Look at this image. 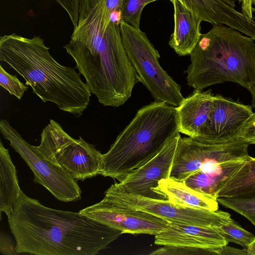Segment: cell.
Here are the masks:
<instances>
[{
  "label": "cell",
  "mask_w": 255,
  "mask_h": 255,
  "mask_svg": "<svg viewBox=\"0 0 255 255\" xmlns=\"http://www.w3.org/2000/svg\"><path fill=\"white\" fill-rule=\"evenodd\" d=\"M220 255H248V252L245 248L240 250L228 247L226 245L222 247Z\"/></svg>",
  "instance_id": "31"
},
{
  "label": "cell",
  "mask_w": 255,
  "mask_h": 255,
  "mask_svg": "<svg viewBox=\"0 0 255 255\" xmlns=\"http://www.w3.org/2000/svg\"><path fill=\"white\" fill-rule=\"evenodd\" d=\"M255 41L225 25H216L202 34L190 54L185 71L194 90L226 82L249 91L255 84Z\"/></svg>",
  "instance_id": "4"
},
{
  "label": "cell",
  "mask_w": 255,
  "mask_h": 255,
  "mask_svg": "<svg viewBox=\"0 0 255 255\" xmlns=\"http://www.w3.org/2000/svg\"><path fill=\"white\" fill-rule=\"evenodd\" d=\"M226 3L227 4L235 7H236V2L238 1V0H221Z\"/></svg>",
  "instance_id": "34"
},
{
  "label": "cell",
  "mask_w": 255,
  "mask_h": 255,
  "mask_svg": "<svg viewBox=\"0 0 255 255\" xmlns=\"http://www.w3.org/2000/svg\"><path fill=\"white\" fill-rule=\"evenodd\" d=\"M120 33L123 45L137 75L155 100L179 107L184 98L181 87L162 68L158 51L146 34L121 21Z\"/></svg>",
  "instance_id": "6"
},
{
  "label": "cell",
  "mask_w": 255,
  "mask_h": 255,
  "mask_svg": "<svg viewBox=\"0 0 255 255\" xmlns=\"http://www.w3.org/2000/svg\"><path fill=\"white\" fill-rule=\"evenodd\" d=\"M103 12L99 3H82L77 24L64 48L98 102L118 107L131 97L137 75L123 45L120 23L111 21L106 30Z\"/></svg>",
  "instance_id": "1"
},
{
  "label": "cell",
  "mask_w": 255,
  "mask_h": 255,
  "mask_svg": "<svg viewBox=\"0 0 255 255\" xmlns=\"http://www.w3.org/2000/svg\"><path fill=\"white\" fill-rule=\"evenodd\" d=\"M0 252L4 255L19 254L16 250V246H14L8 235L2 231L0 233Z\"/></svg>",
  "instance_id": "29"
},
{
  "label": "cell",
  "mask_w": 255,
  "mask_h": 255,
  "mask_svg": "<svg viewBox=\"0 0 255 255\" xmlns=\"http://www.w3.org/2000/svg\"><path fill=\"white\" fill-rule=\"evenodd\" d=\"M219 203L240 214L255 226V197L217 198Z\"/></svg>",
  "instance_id": "23"
},
{
  "label": "cell",
  "mask_w": 255,
  "mask_h": 255,
  "mask_svg": "<svg viewBox=\"0 0 255 255\" xmlns=\"http://www.w3.org/2000/svg\"><path fill=\"white\" fill-rule=\"evenodd\" d=\"M44 40L12 33L0 36V61L21 75L44 103L50 102L75 117L88 107L92 93L74 68L60 64Z\"/></svg>",
  "instance_id": "3"
},
{
  "label": "cell",
  "mask_w": 255,
  "mask_h": 255,
  "mask_svg": "<svg viewBox=\"0 0 255 255\" xmlns=\"http://www.w3.org/2000/svg\"><path fill=\"white\" fill-rule=\"evenodd\" d=\"M0 85L6 90L10 95L21 100L28 87L25 85L17 78L7 73L0 65Z\"/></svg>",
  "instance_id": "25"
},
{
  "label": "cell",
  "mask_w": 255,
  "mask_h": 255,
  "mask_svg": "<svg viewBox=\"0 0 255 255\" xmlns=\"http://www.w3.org/2000/svg\"><path fill=\"white\" fill-rule=\"evenodd\" d=\"M0 131L30 167L35 183L45 187L60 201L75 202L81 199V190L77 181L62 167L46 159L21 137L8 121H0Z\"/></svg>",
  "instance_id": "8"
},
{
  "label": "cell",
  "mask_w": 255,
  "mask_h": 255,
  "mask_svg": "<svg viewBox=\"0 0 255 255\" xmlns=\"http://www.w3.org/2000/svg\"><path fill=\"white\" fill-rule=\"evenodd\" d=\"M75 139L53 120L43 129L35 149L51 162L62 167L76 181L100 174L102 154L80 136Z\"/></svg>",
  "instance_id": "7"
},
{
  "label": "cell",
  "mask_w": 255,
  "mask_h": 255,
  "mask_svg": "<svg viewBox=\"0 0 255 255\" xmlns=\"http://www.w3.org/2000/svg\"><path fill=\"white\" fill-rule=\"evenodd\" d=\"M254 5H255V0H254Z\"/></svg>",
  "instance_id": "35"
},
{
  "label": "cell",
  "mask_w": 255,
  "mask_h": 255,
  "mask_svg": "<svg viewBox=\"0 0 255 255\" xmlns=\"http://www.w3.org/2000/svg\"><path fill=\"white\" fill-rule=\"evenodd\" d=\"M253 114L250 106L220 95H214L209 117L196 139L209 144H221L233 140L239 137Z\"/></svg>",
  "instance_id": "11"
},
{
  "label": "cell",
  "mask_w": 255,
  "mask_h": 255,
  "mask_svg": "<svg viewBox=\"0 0 255 255\" xmlns=\"http://www.w3.org/2000/svg\"><path fill=\"white\" fill-rule=\"evenodd\" d=\"M214 94L211 90H194L176 108L179 132L197 138L205 124L213 107Z\"/></svg>",
  "instance_id": "16"
},
{
  "label": "cell",
  "mask_w": 255,
  "mask_h": 255,
  "mask_svg": "<svg viewBox=\"0 0 255 255\" xmlns=\"http://www.w3.org/2000/svg\"><path fill=\"white\" fill-rule=\"evenodd\" d=\"M248 255H255V239L253 243L247 249Z\"/></svg>",
  "instance_id": "32"
},
{
  "label": "cell",
  "mask_w": 255,
  "mask_h": 255,
  "mask_svg": "<svg viewBox=\"0 0 255 255\" xmlns=\"http://www.w3.org/2000/svg\"><path fill=\"white\" fill-rule=\"evenodd\" d=\"M252 97V105L255 107V84L249 90Z\"/></svg>",
  "instance_id": "33"
},
{
  "label": "cell",
  "mask_w": 255,
  "mask_h": 255,
  "mask_svg": "<svg viewBox=\"0 0 255 255\" xmlns=\"http://www.w3.org/2000/svg\"><path fill=\"white\" fill-rule=\"evenodd\" d=\"M0 213L10 217L21 191L9 150L0 140Z\"/></svg>",
  "instance_id": "20"
},
{
  "label": "cell",
  "mask_w": 255,
  "mask_h": 255,
  "mask_svg": "<svg viewBox=\"0 0 255 255\" xmlns=\"http://www.w3.org/2000/svg\"><path fill=\"white\" fill-rule=\"evenodd\" d=\"M123 0H104L103 18L105 29L111 22V14L114 11L120 10Z\"/></svg>",
  "instance_id": "27"
},
{
  "label": "cell",
  "mask_w": 255,
  "mask_h": 255,
  "mask_svg": "<svg viewBox=\"0 0 255 255\" xmlns=\"http://www.w3.org/2000/svg\"><path fill=\"white\" fill-rule=\"evenodd\" d=\"M159 0H123L120 8L121 20L139 28L142 10L147 4ZM172 2V0H169Z\"/></svg>",
  "instance_id": "24"
},
{
  "label": "cell",
  "mask_w": 255,
  "mask_h": 255,
  "mask_svg": "<svg viewBox=\"0 0 255 255\" xmlns=\"http://www.w3.org/2000/svg\"><path fill=\"white\" fill-rule=\"evenodd\" d=\"M201 22L225 25L245 35L255 37V21L221 0H178Z\"/></svg>",
  "instance_id": "15"
},
{
  "label": "cell",
  "mask_w": 255,
  "mask_h": 255,
  "mask_svg": "<svg viewBox=\"0 0 255 255\" xmlns=\"http://www.w3.org/2000/svg\"><path fill=\"white\" fill-rule=\"evenodd\" d=\"M67 12L74 27H76L79 18V0H54Z\"/></svg>",
  "instance_id": "26"
},
{
  "label": "cell",
  "mask_w": 255,
  "mask_h": 255,
  "mask_svg": "<svg viewBox=\"0 0 255 255\" xmlns=\"http://www.w3.org/2000/svg\"><path fill=\"white\" fill-rule=\"evenodd\" d=\"M217 228L228 243H235L245 249L248 248L255 239L252 233L245 230L232 218Z\"/></svg>",
  "instance_id": "22"
},
{
  "label": "cell",
  "mask_w": 255,
  "mask_h": 255,
  "mask_svg": "<svg viewBox=\"0 0 255 255\" xmlns=\"http://www.w3.org/2000/svg\"><path fill=\"white\" fill-rule=\"evenodd\" d=\"M180 135V132L177 133L152 158L111 186L127 193L160 199L152 190L160 180L170 177Z\"/></svg>",
  "instance_id": "13"
},
{
  "label": "cell",
  "mask_w": 255,
  "mask_h": 255,
  "mask_svg": "<svg viewBox=\"0 0 255 255\" xmlns=\"http://www.w3.org/2000/svg\"><path fill=\"white\" fill-rule=\"evenodd\" d=\"M152 191L161 199H165L176 205L192 208L218 210L217 200L194 190L183 182L171 177L160 180Z\"/></svg>",
  "instance_id": "18"
},
{
  "label": "cell",
  "mask_w": 255,
  "mask_h": 255,
  "mask_svg": "<svg viewBox=\"0 0 255 255\" xmlns=\"http://www.w3.org/2000/svg\"><path fill=\"white\" fill-rule=\"evenodd\" d=\"M79 212L96 221L121 231L123 233L156 235L169 224L150 213L116 205L103 199Z\"/></svg>",
  "instance_id": "12"
},
{
  "label": "cell",
  "mask_w": 255,
  "mask_h": 255,
  "mask_svg": "<svg viewBox=\"0 0 255 255\" xmlns=\"http://www.w3.org/2000/svg\"><path fill=\"white\" fill-rule=\"evenodd\" d=\"M249 144L241 137L224 143L209 144L180 135L170 177L183 181L205 167L244 160L249 155Z\"/></svg>",
  "instance_id": "9"
},
{
  "label": "cell",
  "mask_w": 255,
  "mask_h": 255,
  "mask_svg": "<svg viewBox=\"0 0 255 255\" xmlns=\"http://www.w3.org/2000/svg\"><path fill=\"white\" fill-rule=\"evenodd\" d=\"M217 227L169 223L166 229L155 235L154 244L203 249L220 255L222 247L228 243Z\"/></svg>",
  "instance_id": "14"
},
{
  "label": "cell",
  "mask_w": 255,
  "mask_h": 255,
  "mask_svg": "<svg viewBox=\"0 0 255 255\" xmlns=\"http://www.w3.org/2000/svg\"><path fill=\"white\" fill-rule=\"evenodd\" d=\"M254 0H238L241 4V12L247 17L252 18L255 8L253 7Z\"/></svg>",
  "instance_id": "30"
},
{
  "label": "cell",
  "mask_w": 255,
  "mask_h": 255,
  "mask_svg": "<svg viewBox=\"0 0 255 255\" xmlns=\"http://www.w3.org/2000/svg\"><path fill=\"white\" fill-rule=\"evenodd\" d=\"M254 144H255V142H254Z\"/></svg>",
  "instance_id": "37"
},
{
  "label": "cell",
  "mask_w": 255,
  "mask_h": 255,
  "mask_svg": "<svg viewBox=\"0 0 255 255\" xmlns=\"http://www.w3.org/2000/svg\"><path fill=\"white\" fill-rule=\"evenodd\" d=\"M179 128L176 107L156 100L142 107L102 154L100 174L120 180L156 155Z\"/></svg>",
  "instance_id": "5"
},
{
  "label": "cell",
  "mask_w": 255,
  "mask_h": 255,
  "mask_svg": "<svg viewBox=\"0 0 255 255\" xmlns=\"http://www.w3.org/2000/svg\"><path fill=\"white\" fill-rule=\"evenodd\" d=\"M7 218L19 254L94 255L123 234L79 212L45 206L22 190Z\"/></svg>",
  "instance_id": "2"
},
{
  "label": "cell",
  "mask_w": 255,
  "mask_h": 255,
  "mask_svg": "<svg viewBox=\"0 0 255 255\" xmlns=\"http://www.w3.org/2000/svg\"><path fill=\"white\" fill-rule=\"evenodd\" d=\"M174 29L169 45L179 56L190 55L202 33L201 23L197 17L178 0H172Z\"/></svg>",
  "instance_id": "17"
},
{
  "label": "cell",
  "mask_w": 255,
  "mask_h": 255,
  "mask_svg": "<svg viewBox=\"0 0 255 255\" xmlns=\"http://www.w3.org/2000/svg\"><path fill=\"white\" fill-rule=\"evenodd\" d=\"M255 197V158L249 155L243 165L219 188V197Z\"/></svg>",
  "instance_id": "21"
},
{
  "label": "cell",
  "mask_w": 255,
  "mask_h": 255,
  "mask_svg": "<svg viewBox=\"0 0 255 255\" xmlns=\"http://www.w3.org/2000/svg\"><path fill=\"white\" fill-rule=\"evenodd\" d=\"M245 159L205 167L182 182L194 190L216 199L219 188L243 165Z\"/></svg>",
  "instance_id": "19"
},
{
  "label": "cell",
  "mask_w": 255,
  "mask_h": 255,
  "mask_svg": "<svg viewBox=\"0 0 255 255\" xmlns=\"http://www.w3.org/2000/svg\"><path fill=\"white\" fill-rule=\"evenodd\" d=\"M239 137L243 138L249 144H253L255 142V113L246 122L243 127Z\"/></svg>",
  "instance_id": "28"
},
{
  "label": "cell",
  "mask_w": 255,
  "mask_h": 255,
  "mask_svg": "<svg viewBox=\"0 0 255 255\" xmlns=\"http://www.w3.org/2000/svg\"><path fill=\"white\" fill-rule=\"evenodd\" d=\"M103 199L119 206L150 213L168 223L217 227L231 218L228 212L183 207L167 200L129 194L111 186L105 192Z\"/></svg>",
  "instance_id": "10"
},
{
  "label": "cell",
  "mask_w": 255,
  "mask_h": 255,
  "mask_svg": "<svg viewBox=\"0 0 255 255\" xmlns=\"http://www.w3.org/2000/svg\"><path fill=\"white\" fill-rule=\"evenodd\" d=\"M254 39V40L255 41V37L253 38Z\"/></svg>",
  "instance_id": "36"
}]
</instances>
